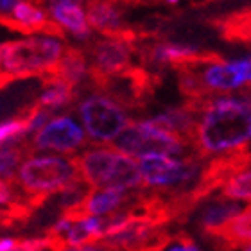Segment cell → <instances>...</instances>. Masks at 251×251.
Listing matches in <instances>:
<instances>
[{"instance_id":"obj_1","label":"cell","mask_w":251,"mask_h":251,"mask_svg":"<svg viewBox=\"0 0 251 251\" xmlns=\"http://www.w3.org/2000/svg\"><path fill=\"white\" fill-rule=\"evenodd\" d=\"M251 144V90L241 97H208L199 111L194 152L204 160L212 154L244 149Z\"/></svg>"},{"instance_id":"obj_2","label":"cell","mask_w":251,"mask_h":251,"mask_svg":"<svg viewBox=\"0 0 251 251\" xmlns=\"http://www.w3.org/2000/svg\"><path fill=\"white\" fill-rule=\"evenodd\" d=\"M65 47L56 34H29L2 43L0 72L5 77L50 75L61 59Z\"/></svg>"},{"instance_id":"obj_3","label":"cell","mask_w":251,"mask_h":251,"mask_svg":"<svg viewBox=\"0 0 251 251\" xmlns=\"http://www.w3.org/2000/svg\"><path fill=\"white\" fill-rule=\"evenodd\" d=\"M81 176L94 188H147L140 165L117 147H92L75 156Z\"/></svg>"},{"instance_id":"obj_4","label":"cell","mask_w":251,"mask_h":251,"mask_svg":"<svg viewBox=\"0 0 251 251\" xmlns=\"http://www.w3.org/2000/svg\"><path fill=\"white\" fill-rule=\"evenodd\" d=\"M15 176L18 187L29 196L52 198L83 181L75 156H31L22 163Z\"/></svg>"},{"instance_id":"obj_5","label":"cell","mask_w":251,"mask_h":251,"mask_svg":"<svg viewBox=\"0 0 251 251\" xmlns=\"http://www.w3.org/2000/svg\"><path fill=\"white\" fill-rule=\"evenodd\" d=\"M113 147L133 158H142L147 154H185L188 147L194 151L190 142L160 127L151 119L129 122L113 140Z\"/></svg>"},{"instance_id":"obj_6","label":"cell","mask_w":251,"mask_h":251,"mask_svg":"<svg viewBox=\"0 0 251 251\" xmlns=\"http://www.w3.org/2000/svg\"><path fill=\"white\" fill-rule=\"evenodd\" d=\"M79 115L86 135L97 144L113 142L131 122L121 102L100 94L88 95L84 100H81Z\"/></svg>"},{"instance_id":"obj_7","label":"cell","mask_w":251,"mask_h":251,"mask_svg":"<svg viewBox=\"0 0 251 251\" xmlns=\"http://www.w3.org/2000/svg\"><path fill=\"white\" fill-rule=\"evenodd\" d=\"M86 146V135L83 127L72 117L61 115L50 119L42 129H38L32 136L29 149L32 151H58L70 152L77 151Z\"/></svg>"},{"instance_id":"obj_8","label":"cell","mask_w":251,"mask_h":251,"mask_svg":"<svg viewBox=\"0 0 251 251\" xmlns=\"http://www.w3.org/2000/svg\"><path fill=\"white\" fill-rule=\"evenodd\" d=\"M92 68L90 74L95 83L126 72L131 63V43L126 38L106 36L94 43L90 50Z\"/></svg>"},{"instance_id":"obj_9","label":"cell","mask_w":251,"mask_h":251,"mask_svg":"<svg viewBox=\"0 0 251 251\" xmlns=\"http://www.w3.org/2000/svg\"><path fill=\"white\" fill-rule=\"evenodd\" d=\"M198 74L206 94H228L242 88L248 83L241 68L235 61H221V59H204L198 63H188Z\"/></svg>"},{"instance_id":"obj_10","label":"cell","mask_w":251,"mask_h":251,"mask_svg":"<svg viewBox=\"0 0 251 251\" xmlns=\"http://www.w3.org/2000/svg\"><path fill=\"white\" fill-rule=\"evenodd\" d=\"M204 237L215 251H237L246 248L251 244V204Z\"/></svg>"},{"instance_id":"obj_11","label":"cell","mask_w":251,"mask_h":251,"mask_svg":"<svg viewBox=\"0 0 251 251\" xmlns=\"http://www.w3.org/2000/svg\"><path fill=\"white\" fill-rule=\"evenodd\" d=\"M7 27L20 32H29V34L45 32V34L61 36V27L52 18H49L45 9L38 7L32 0H22L20 4L16 5Z\"/></svg>"},{"instance_id":"obj_12","label":"cell","mask_w":251,"mask_h":251,"mask_svg":"<svg viewBox=\"0 0 251 251\" xmlns=\"http://www.w3.org/2000/svg\"><path fill=\"white\" fill-rule=\"evenodd\" d=\"M86 15L92 29L100 34L131 40V34L124 29L121 11L113 0H86Z\"/></svg>"},{"instance_id":"obj_13","label":"cell","mask_w":251,"mask_h":251,"mask_svg":"<svg viewBox=\"0 0 251 251\" xmlns=\"http://www.w3.org/2000/svg\"><path fill=\"white\" fill-rule=\"evenodd\" d=\"M242 210L241 203L237 199L230 198V196H210L208 199L203 201L201 212L198 217V228L203 235H208L210 231L217 230L223 223L231 219L233 215H237Z\"/></svg>"},{"instance_id":"obj_14","label":"cell","mask_w":251,"mask_h":251,"mask_svg":"<svg viewBox=\"0 0 251 251\" xmlns=\"http://www.w3.org/2000/svg\"><path fill=\"white\" fill-rule=\"evenodd\" d=\"M49 15L61 29H67L72 36L79 40H88L92 36V25L88 22L86 11L81 7V4L75 2H63L47 7Z\"/></svg>"},{"instance_id":"obj_15","label":"cell","mask_w":251,"mask_h":251,"mask_svg":"<svg viewBox=\"0 0 251 251\" xmlns=\"http://www.w3.org/2000/svg\"><path fill=\"white\" fill-rule=\"evenodd\" d=\"M198 117L199 111L187 102L181 108H169L160 115L152 117L151 121L160 126V127H163V129L171 131V133L181 136V138H185L187 142L192 144L196 126H198Z\"/></svg>"},{"instance_id":"obj_16","label":"cell","mask_w":251,"mask_h":251,"mask_svg":"<svg viewBox=\"0 0 251 251\" xmlns=\"http://www.w3.org/2000/svg\"><path fill=\"white\" fill-rule=\"evenodd\" d=\"M151 59L162 65H178L183 67L188 63H198L204 59H212L208 54L196 45H185V43H158L151 49Z\"/></svg>"},{"instance_id":"obj_17","label":"cell","mask_w":251,"mask_h":251,"mask_svg":"<svg viewBox=\"0 0 251 251\" xmlns=\"http://www.w3.org/2000/svg\"><path fill=\"white\" fill-rule=\"evenodd\" d=\"M88 61L84 58V54L77 49H65L58 67L50 75H56V77L67 81L75 88L88 77Z\"/></svg>"},{"instance_id":"obj_18","label":"cell","mask_w":251,"mask_h":251,"mask_svg":"<svg viewBox=\"0 0 251 251\" xmlns=\"http://www.w3.org/2000/svg\"><path fill=\"white\" fill-rule=\"evenodd\" d=\"M43 84H45L43 92L36 100V104H40L42 108H47V110L65 108L75 97V88L72 84L56 77V75H47L43 79Z\"/></svg>"},{"instance_id":"obj_19","label":"cell","mask_w":251,"mask_h":251,"mask_svg":"<svg viewBox=\"0 0 251 251\" xmlns=\"http://www.w3.org/2000/svg\"><path fill=\"white\" fill-rule=\"evenodd\" d=\"M221 31L228 40L251 42V9L237 13L221 24Z\"/></svg>"},{"instance_id":"obj_20","label":"cell","mask_w":251,"mask_h":251,"mask_svg":"<svg viewBox=\"0 0 251 251\" xmlns=\"http://www.w3.org/2000/svg\"><path fill=\"white\" fill-rule=\"evenodd\" d=\"M31 110V108H29ZM25 135H29V111L18 119L0 122V146L20 142Z\"/></svg>"},{"instance_id":"obj_21","label":"cell","mask_w":251,"mask_h":251,"mask_svg":"<svg viewBox=\"0 0 251 251\" xmlns=\"http://www.w3.org/2000/svg\"><path fill=\"white\" fill-rule=\"evenodd\" d=\"M31 149H29V144H24V146H11L0 149V174L2 176H7V174H13V171L16 169V165L22 162V158L29 154Z\"/></svg>"},{"instance_id":"obj_22","label":"cell","mask_w":251,"mask_h":251,"mask_svg":"<svg viewBox=\"0 0 251 251\" xmlns=\"http://www.w3.org/2000/svg\"><path fill=\"white\" fill-rule=\"evenodd\" d=\"M162 251H201L196 242L187 231H176V233H171L169 241L165 242Z\"/></svg>"},{"instance_id":"obj_23","label":"cell","mask_w":251,"mask_h":251,"mask_svg":"<svg viewBox=\"0 0 251 251\" xmlns=\"http://www.w3.org/2000/svg\"><path fill=\"white\" fill-rule=\"evenodd\" d=\"M20 190L22 188L18 187V183L15 181V176H13V174H7V176H2V178H0V214H2V210H4L13 199L20 194Z\"/></svg>"},{"instance_id":"obj_24","label":"cell","mask_w":251,"mask_h":251,"mask_svg":"<svg viewBox=\"0 0 251 251\" xmlns=\"http://www.w3.org/2000/svg\"><path fill=\"white\" fill-rule=\"evenodd\" d=\"M22 0H0V24L7 25L13 15V9L20 4Z\"/></svg>"},{"instance_id":"obj_25","label":"cell","mask_w":251,"mask_h":251,"mask_svg":"<svg viewBox=\"0 0 251 251\" xmlns=\"http://www.w3.org/2000/svg\"><path fill=\"white\" fill-rule=\"evenodd\" d=\"M72 251H121L117 246L110 244L106 241H97L94 244H86V246H79V248H72Z\"/></svg>"},{"instance_id":"obj_26","label":"cell","mask_w":251,"mask_h":251,"mask_svg":"<svg viewBox=\"0 0 251 251\" xmlns=\"http://www.w3.org/2000/svg\"><path fill=\"white\" fill-rule=\"evenodd\" d=\"M235 65L241 68V72L244 74V77L248 79V83H251V54L244 56V58H239V59H233Z\"/></svg>"},{"instance_id":"obj_27","label":"cell","mask_w":251,"mask_h":251,"mask_svg":"<svg viewBox=\"0 0 251 251\" xmlns=\"http://www.w3.org/2000/svg\"><path fill=\"white\" fill-rule=\"evenodd\" d=\"M38 2H43L47 7H50V5L63 4V2H75V4H83V2H86V0H38Z\"/></svg>"},{"instance_id":"obj_28","label":"cell","mask_w":251,"mask_h":251,"mask_svg":"<svg viewBox=\"0 0 251 251\" xmlns=\"http://www.w3.org/2000/svg\"><path fill=\"white\" fill-rule=\"evenodd\" d=\"M165 2H169V4H178L179 0H165Z\"/></svg>"},{"instance_id":"obj_29","label":"cell","mask_w":251,"mask_h":251,"mask_svg":"<svg viewBox=\"0 0 251 251\" xmlns=\"http://www.w3.org/2000/svg\"><path fill=\"white\" fill-rule=\"evenodd\" d=\"M0 61H2V45H0Z\"/></svg>"},{"instance_id":"obj_30","label":"cell","mask_w":251,"mask_h":251,"mask_svg":"<svg viewBox=\"0 0 251 251\" xmlns=\"http://www.w3.org/2000/svg\"><path fill=\"white\" fill-rule=\"evenodd\" d=\"M246 251H251V246H250V248H246Z\"/></svg>"},{"instance_id":"obj_31","label":"cell","mask_w":251,"mask_h":251,"mask_svg":"<svg viewBox=\"0 0 251 251\" xmlns=\"http://www.w3.org/2000/svg\"><path fill=\"white\" fill-rule=\"evenodd\" d=\"M248 149H250V151H251V147H248Z\"/></svg>"}]
</instances>
